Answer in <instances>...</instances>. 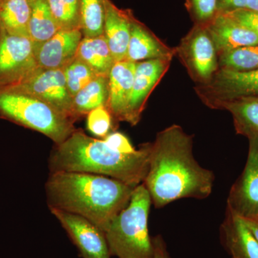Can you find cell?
<instances>
[{
	"instance_id": "1",
	"label": "cell",
	"mask_w": 258,
	"mask_h": 258,
	"mask_svg": "<svg viewBox=\"0 0 258 258\" xmlns=\"http://www.w3.org/2000/svg\"><path fill=\"white\" fill-rule=\"evenodd\" d=\"M192 147V137L178 125L159 132L151 144L143 184L156 208L180 199L202 200L212 193L215 176L195 160Z\"/></svg>"
},
{
	"instance_id": "26",
	"label": "cell",
	"mask_w": 258,
	"mask_h": 258,
	"mask_svg": "<svg viewBox=\"0 0 258 258\" xmlns=\"http://www.w3.org/2000/svg\"><path fill=\"white\" fill-rule=\"evenodd\" d=\"M221 69L236 71L258 69V45L240 47L219 55Z\"/></svg>"
},
{
	"instance_id": "31",
	"label": "cell",
	"mask_w": 258,
	"mask_h": 258,
	"mask_svg": "<svg viewBox=\"0 0 258 258\" xmlns=\"http://www.w3.org/2000/svg\"><path fill=\"white\" fill-rule=\"evenodd\" d=\"M194 11L201 21H208L216 16L217 0H192Z\"/></svg>"
},
{
	"instance_id": "7",
	"label": "cell",
	"mask_w": 258,
	"mask_h": 258,
	"mask_svg": "<svg viewBox=\"0 0 258 258\" xmlns=\"http://www.w3.org/2000/svg\"><path fill=\"white\" fill-rule=\"evenodd\" d=\"M196 91L204 103L216 109L225 102L258 97V69L249 71L219 69L210 82L200 85Z\"/></svg>"
},
{
	"instance_id": "19",
	"label": "cell",
	"mask_w": 258,
	"mask_h": 258,
	"mask_svg": "<svg viewBox=\"0 0 258 258\" xmlns=\"http://www.w3.org/2000/svg\"><path fill=\"white\" fill-rule=\"evenodd\" d=\"M76 58L87 64L97 76H108L115 63L104 35L83 37Z\"/></svg>"
},
{
	"instance_id": "30",
	"label": "cell",
	"mask_w": 258,
	"mask_h": 258,
	"mask_svg": "<svg viewBox=\"0 0 258 258\" xmlns=\"http://www.w3.org/2000/svg\"><path fill=\"white\" fill-rule=\"evenodd\" d=\"M111 149L123 154H132L137 151L124 134L120 132H113L103 139Z\"/></svg>"
},
{
	"instance_id": "23",
	"label": "cell",
	"mask_w": 258,
	"mask_h": 258,
	"mask_svg": "<svg viewBox=\"0 0 258 258\" xmlns=\"http://www.w3.org/2000/svg\"><path fill=\"white\" fill-rule=\"evenodd\" d=\"M108 95V76H96L73 98L78 119L99 107L107 108Z\"/></svg>"
},
{
	"instance_id": "28",
	"label": "cell",
	"mask_w": 258,
	"mask_h": 258,
	"mask_svg": "<svg viewBox=\"0 0 258 258\" xmlns=\"http://www.w3.org/2000/svg\"><path fill=\"white\" fill-rule=\"evenodd\" d=\"M113 117L106 107H99L87 115V128L95 137L105 139L111 134Z\"/></svg>"
},
{
	"instance_id": "10",
	"label": "cell",
	"mask_w": 258,
	"mask_h": 258,
	"mask_svg": "<svg viewBox=\"0 0 258 258\" xmlns=\"http://www.w3.org/2000/svg\"><path fill=\"white\" fill-rule=\"evenodd\" d=\"M248 139L249 153L245 167L231 188L227 209L242 219H258V137Z\"/></svg>"
},
{
	"instance_id": "25",
	"label": "cell",
	"mask_w": 258,
	"mask_h": 258,
	"mask_svg": "<svg viewBox=\"0 0 258 258\" xmlns=\"http://www.w3.org/2000/svg\"><path fill=\"white\" fill-rule=\"evenodd\" d=\"M60 30H81V0H47Z\"/></svg>"
},
{
	"instance_id": "12",
	"label": "cell",
	"mask_w": 258,
	"mask_h": 258,
	"mask_svg": "<svg viewBox=\"0 0 258 258\" xmlns=\"http://www.w3.org/2000/svg\"><path fill=\"white\" fill-rule=\"evenodd\" d=\"M171 58L152 59L136 63L132 96L125 121L135 125L142 117L151 93L170 64Z\"/></svg>"
},
{
	"instance_id": "27",
	"label": "cell",
	"mask_w": 258,
	"mask_h": 258,
	"mask_svg": "<svg viewBox=\"0 0 258 258\" xmlns=\"http://www.w3.org/2000/svg\"><path fill=\"white\" fill-rule=\"evenodd\" d=\"M63 71L68 90L73 98L97 76L87 64L76 57L64 68Z\"/></svg>"
},
{
	"instance_id": "5",
	"label": "cell",
	"mask_w": 258,
	"mask_h": 258,
	"mask_svg": "<svg viewBox=\"0 0 258 258\" xmlns=\"http://www.w3.org/2000/svg\"><path fill=\"white\" fill-rule=\"evenodd\" d=\"M0 118L43 134L55 145L76 130L74 120L48 103L13 91L0 92Z\"/></svg>"
},
{
	"instance_id": "21",
	"label": "cell",
	"mask_w": 258,
	"mask_h": 258,
	"mask_svg": "<svg viewBox=\"0 0 258 258\" xmlns=\"http://www.w3.org/2000/svg\"><path fill=\"white\" fill-rule=\"evenodd\" d=\"M225 109L233 115L237 132L249 138L258 137V97L240 98L222 103L217 109Z\"/></svg>"
},
{
	"instance_id": "6",
	"label": "cell",
	"mask_w": 258,
	"mask_h": 258,
	"mask_svg": "<svg viewBox=\"0 0 258 258\" xmlns=\"http://www.w3.org/2000/svg\"><path fill=\"white\" fill-rule=\"evenodd\" d=\"M39 68L30 39L0 30V92L16 87Z\"/></svg>"
},
{
	"instance_id": "33",
	"label": "cell",
	"mask_w": 258,
	"mask_h": 258,
	"mask_svg": "<svg viewBox=\"0 0 258 258\" xmlns=\"http://www.w3.org/2000/svg\"><path fill=\"white\" fill-rule=\"evenodd\" d=\"M222 12L232 11L239 9H246L248 0H220Z\"/></svg>"
},
{
	"instance_id": "22",
	"label": "cell",
	"mask_w": 258,
	"mask_h": 258,
	"mask_svg": "<svg viewBox=\"0 0 258 258\" xmlns=\"http://www.w3.org/2000/svg\"><path fill=\"white\" fill-rule=\"evenodd\" d=\"M31 15L29 23L30 40L34 45L42 43L60 30L47 0H30Z\"/></svg>"
},
{
	"instance_id": "35",
	"label": "cell",
	"mask_w": 258,
	"mask_h": 258,
	"mask_svg": "<svg viewBox=\"0 0 258 258\" xmlns=\"http://www.w3.org/2000/svg\"><path fill=\"white\" fill-rule=\"evenodd\" d=\"M246 9L258 13V0H248Z\"/></svg>"
},
{
	"instance_id": "9",
	"label": "cell",
	"mask_w": 258,
	"mask_h": 258,
	"mask_svg": "<svg viewBox=\"0 0 258 258\" xmlns=\"http://www.w3.org/2000/svg\"><path fill=\"white\" fill-rule=\"evenodd\" d=\"M178 51L189 74L201 85L210 82L219 70L218 55L207 26L194 29Z\"/></svg>"
},
{
	"instance_id": "29",
	"label": "cell",
	"mask_w": 258,
	"mask_h": 258,
	"mask_svg": "<svg viewBox=\"0 0 258 258\" xmlns=\"http://www.w3.org/2000/svg\"><path fill=\"white\" fill-rule=\"evenodd\" d=\"M221 13L258 35V13L247 9L235 10Z\"/></svg>"
},
{
	"instance_id": "14",
	"label": "cell",
	"mask_w": 258,
	"mask_h": 258,
	"mask_svg": "<svg viewBox=\"0 0 258 258\" xmlns=\"http://www.w3.org/2000/svg\"><path fill=\"white\" fill-rule=\"evenodd\" d=\"M217 55L240 47L258 45V35L223 13L216 15L207 26Z\"/></svg>"
},
{
	"instance_id": "16",
	"label": "cell",
	"mask_w": 258,
	"mask_h": 258,
	"mask_svg": "<svg viewBox=\"0 0 258 258\" xmlns=\"http://www.w3.org/2000/svg\"><path fill=\"white\" fill-rule=\"evenodd\" d=\"M134 18L132 12L120 10L111 0H105L103 35L115 62L126 58Z\"/></svg>"
},
{
	"instance_id": "4",
	"label": "cell",
	"mask_w": 258,
	"mask_h": 258,
	"mask_svg": "<svg viewBox=\"0 0 258 258\" xmlns=\"http://www.w3.org/2000/svg\"><path fill=\"white\" fill-rule=\"evenodd\" d=\"M152 199L143 183L134 188L128 205L105 232L110 254L118 258H154L148 219Z\"/></svg>"
},
{
	"instance_id": "24",
	"label": "cell",
	"mask_w": 258,
	"mask_h": 258,
	"mask_svg": "<svg viewBox=\"0 0 258 258\" xmlns=\"http://www.w3.org/2000/svg\"><path fill=\"white\" fill-rule=\"evenodd\" d=\"M81 31L83 37L103 35L105 0H81Z\"/></svg>"
},
{
	"instance_id": "17",
	"label": "cell",
	"mask_w": 258,
	"mask_h": 258,
	"mask_svg": "<svg viewBox=\"0 0 258 258\" xmlns=\"http://www.w3.org/2000/svg\"><path fill=\"white\" fill-rule=\"evenodd\" d=\"M222 240L232 258H258V243L243 219L227 209L222 225Z\"/></svg>"
},
{
	"instance_id": "18",
	"label": "cell",
	"mask_w": 258,
	"mask_h": 258,
	"mask_svg": "<svg viewBox=\"0 0 258 258\" xmlns=\"http://www.w3.org/2000/svg\"><path fill=\"white\" fill-rule=\"evenodd\" d=\"M174 52L134 18L125 60L138 62L152 59H172Z\"/></svg>"
},
{
	"instance_id": "11",
	"label": "cell",
	"mask_w": 258,
	"mask_h": 258,
	"mask_svg": "<svg viewBox=\"0 0 258 258\" xmlns=\"http://www.w3.org/2000/svg\"><path fill=\"white\" fill-rule=\"evenodd\" d=\"M52 215L67 232L83 258H110L105 232L86 217L50 208Z\"/></svg>"
},
{
	"instance_id": "2",
	"label": "cell",
	"mask_w": 258,
	"mask_h": 258,
	"mask_svg": "<svg viewBox=\"0 0 258 258\" xmlns=\"http://www.w3.org/2000/svg\"><path fill=\"white\" fill-rule=\"evenodd\" d=\"M136 186L89 173H50L45 184L49 209L86 217L106 232L112 220L128 205Z\"/></svg>"
},
{
	"instance_id": "34",
	"label": "cell",
	"mask_w": 258,
	"mask_h": 258,
	"mask_svg": "<svg viewBox=\"0 0 258 258\" xmlns=\"http://www.w3.org/2000/svg\"><path fill=\"white\" fill-rule=\"evenodd\" d=\"M243 220L258 243V219H243Z\"/></svg>"
},
{
	"instance_id": "15",
	"label": "cell",
	"mask_w": 258,
	"mask_h": 258,
	"mask_svg": "<svg viewBox=\"0 0 258 258\" xmlns=\"http://www.w3.org/2000/svg\"><path fill=\"white\" fill-rule=\"evenodd\" d=\"M136 63L126 60L115 62L110 71L107 109L113 119L125 121L133 88Z\"/></svg>"
},
{
	"instance_id": "3",
	"label": "cell",
	"mask_w": 258,
	"mask_h": 258,
	"mask_svg": "<svg viewBox=\"0 0 258 258\" xmlns=\"http://www.w3.org/2000/svg\"><path fill=\"white\" fill-rule=\"evenodd\" d=\"M151 144H144L132 154L111 149L103 139L92 138L82 129L52 149L48 159L50 173H89L108 176L131 186L142 184L149 169Z\"/></svg>"
},
{
	"instance_id": "13",
	"label": "cell",
	"mask_w": 258,
	"mask_h": 258,
	"mask_svg": "<svg viewBox=\"0 0 258 258\" xmlns=\"http://www.w3.org/2000/svg\"><path fill=\"white\" fill-rule=\"evenodd\" d=\"M83 38L81 30H60L47 41L33 44L39 67L45 70H63L76 58Z\"/></svg>"
},
{
	"instance_id": "20",
	"label": "cell",
	"mask_w": 258,
	"mask_h": 258,
	"mask_svg": "<svg viewBox=\"0 0 258 258\" xmlns=\"http://www.w3.org/2000/svg\"><path fill=\"white\" fill-rule=\"evenodd\" d=\"M30 0H0V30L14 36L30 39Z\"/></svg>"
},
{
	"instance_id": "8",
	"label": "cell",
	"mask_w": 258,
	"mask_h": 258,
	"mask_svg": "<svg viewBox=\"0 0 258 258\" xmlns=\"http://www.w3.org/2000/svg\"><path fill=\"white\" fill-rule=\"evenodd\" d=\"M8 91L29 95L54 107L76 123L74 100L68 90L63 70L39 68L31 76Z\"/></svg>"
},
{
	"instance_id": "32",
	"label": "cell",
	"mask_w": 258,
	"mask_h": 258,
	"mask_svg": "<svg viewBox=\"0 0 258 258\" xmlns=\"http://www.w3.org/2000/svg\"><path fill=\"white\" fill-rule=\"evenodd\" d=\"M152 242L154 246V258H171L161 236H157L153 239Z\"/></svg>"
}]
</instances>
